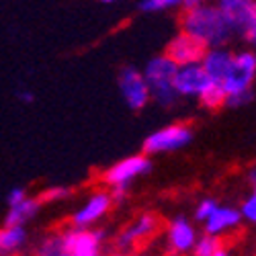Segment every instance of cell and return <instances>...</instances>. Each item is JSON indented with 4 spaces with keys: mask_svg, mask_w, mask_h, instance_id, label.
<instances>
[{
    "mask_svg": "<svg viewBox=\"0 0 256 256\" xmlns=\"http://www.w3.org/2000/svg\"><path fill=\"white\" fill-rule=\"evenodd\" d=\"M152 170V160L146 154H134L121 158L119 162H115L113 166H109L102 172V182L106 186H111V197L113 201H119L125 197L127 186H130L136 178L148 174Z\"/></svg>",
    "mask_w": 256,
    "mask_h": 256,
    "instance_id": "3957f363",
    "label": "cell"
},
{
    "mask_svg": "<svg viewBox=\"0 0 256 256\" xmlns=\"http://www.w3.org/2000/svg\"><path fill=\"white\" fill-rule=\"evenodd\" d=\"M102 4H115V2H119V0H100Z\"/></svg>",
    "mask_w": 256,
    "mask_h": 256,
    "instance_id": "f546056e",
    "label": "cell"
},
{
    "mask_svg": "<svg viewBox=\"0 0 256 256\" xmlns=\"http://www.w3.org/2000/svg\"><path fill=\"white\" fill-rule=\"evenodd\" d=\"M168 248L174 254H190L197 244V230L186 218H174L168 224Z\"/></svg>",
    "mask_w": 256,
    "mask_h": 256,
    "instance_id": "4fadbf2b",
    "label": "cell"
},
{
    "mask_svg": "<svg viewBox=\"0 0 256 256\" xmlns=\"http://www.w3.org/2000/svg\"><path fill=\"white\" fill-rule=\"evenodd\" d=\"M218 207H220V203L216 199H203V201H199V205L195 207V220L201 222V224H205L209 220V216Z\"/></svg>",
    "mask_w": 256,
    "mask_h": 256,
    "instance_id": "7402d4cb",
    "label": "cell"
},
{
    "mask_svg": "<svg viewBox=\"0 0 256 256\" xmlns=\"http://www.w3.org/2000/svg\"><path fill=\"white\" fill-rule=\"evenodd\" d=\"M113 256H127V254H121V252H117V254H113Z\"/></svg>",
    "mask_w": 256,
    "mask_h": 256,
    "instance_id": "4dcf8cb0",
    "label": "cell"
},
{
    "mask_svg": "<svg viewBox=\"0 0 256 256\" xmlns=\"http://www.w3.org/2000/svg\"><path fill=\"white\" fill-rule=\"evenodd\" d=\"M205 52H207V48L201 46L197 39L178 31L172 39L168 41L164 56L172 60L176 66H190V64H201Z\"/></svg>",
    "mask_w": 256,
    "mask_h": 256,
    "instance_id": "30bf717a",
    "label": "cell"
},
{
    "mask_svg": "<svg viewBox=\"0 0 256 256\" xmlns=\"http://www.w3.org/2000/svg\"><path fill=\"white\" fill-rule=\"evenodd\" d=\"M232 60H234V52L228 50V48L207 50L205 56H203V60H201V68H203V72L207 74V78L213 84H220V86H222L224 78L230 72Z\"/></svg>",
    "mask_w": 256,
    "mask_h": 256,
    "instance_id": "5bb4252c",
    "label": "cell"
},
{
    "mask_svg": "<svg viewBox=\"0 0 256 256\" xmlns=\"http://www.w3.org/2000/svg\"><path fill=\"white\" fill-rule=\"evenodd\" d=\"M184 4V0H140V10L144 12H162L168 8H174Z\"/></svg>",
    "mask_w": 256,
    "mask_h": 256,
    "instance_id": "44dd1931",
    "label": "cell"
},
{
    "mask_svg": "<svg viewBox=\"0 0 256 256\" xmlns=\"http://www.w3.org/2000/svg\"><path fill=\"white\" fill-rule=\"evenodd\" d=\"M213 86V82L207 78L203 72L201 64H190V66H178L174 74V90L184 98H201L209 88Z\"/></svg>",
    "mask_w": 256,
    "mask_h": 256,
    "instance_id": "9c48e42d",
    "label": "cell"
},
{
    "mask_svg": "<svg viewBox=\"0 0 256 256\" xmlns=\"http://www.w3.org/2000/svg\"><path fill=\"white\" fill-rule=\"evenodd\" d=\"M197 2H205V0H184V6H188V4H197Z\"/></svg>",
    "mask_w": 256,
    "mask_h": 256,
    "instance_id": "f1b7e54d",
    "label": "cell"
},
{
    "mask_svg": "<svg viewBox=\"0 0 256 256\" xmlns=\"http://www.w3.org/2000/svg\"><path fill=\"white\" fill-rule=\"evenodd\" d=\"M160 228V218L156 213H142L140 218H136L130 226H127L115 240V246L119 248L121 254L132 252L138 244L146 242L148 238H152Z\"/></svg>",
    "mask_w": 256,
    "mask_h": 256,
    "instance_id": "52a82bcc",
    "label": "cell"
},
{
    "mask_svg": "<svg viewBox=\"0 0 256 256\" xmlns=\"http://www.w3.org/2000/svg\"><path fill=\"white\" fill-rule=\"evenodd\" d=\"M248 182H250V186H252V193L256 195V166H252V168L248 170Z\"/></svg>",
    "mask_w": 256,
    "mask_h": 256,
    "instance_id": "83f0119b",
    "label": "cell"
},
{
    "mask_svg": "<svg viewBox=\"0 0 256 256\" xmlns=\"http://www.w3.org/2000/svg\"><path fill=\"white\" fill-rule=\"evenodd\" d=\"M220 250H222V238L205 234V236L197 238V244L193 248V256H216Z\"/></svg>",
    "mask_w": 256,
    "mask_h": 256,
    "instance_id": "d6986e66",
    "label": "cell"
},
{
    "mask_svg": "<svg viewBox=\"0 0 256 256\" xmlns=\"http://www.w3.org/2000/svg\"><path fill=\"white\" fill-rule=\"evenodd\" d=\"M199 100H201L203 106H207V109L213 111V109H220V106L226 104V92H224V88L220 86V84H213Z\"/></svg>",
    "mask_w": 256,
    "mask_h": 256,
    "instance_id": "ffe728a7",
    "label": "cell"
},
{
    "mask_svg": "<svg viewBox=\"0 0 256 256\" xmlns=\"http://www.w3.org/2000/svg\"><path fill=\"white\" fill-rule=\"evenodd\" d=\"M254 82H256V52L252 50L234 52L230 72L222 82L226 98L252 92Z\"/></svg>",
    "mask_w": 256,
    "mask_h": 256,
    "instance_id": "277c9868",
    "label": "cell"
},
{
    "mask_svg": "<svg viewBox=\"0 0 256 256\" xmlns=\"http://www.w3.org/2000/svg\"><path fill=\"white\" fill-rule=\"evenodd\" d=\"M240 222H242V218H240V211L238 209L228 207V205H220L216 211L211 213L209 220L203 226H205V234L220 238L222 234L232 232L234 228H238Z\"/></svg>",
    "mask_w": 256,
    "mask_h": 256,
    "instance_id": "9a60e30c",
    "label": "cell"
},
{
    "mask_svg": "<svg viewBox=\"0 0 256 256\" xmlns=\"http://www.w3.org/2000/svg\"><path fill=\"white\" fill-rule=\"evenodd\" d=\"M117 84H119V92H121L123 102L130 106L132 111H142L144 106L152 100L146 78H144L142 70H138L136 66H123L119 70Z\"/></svg>",
    "mask_w": 256,
    "mask_h": 256,
    "instance_id": "8992f818",
    "label": "cell"
},
{
    "mask_svg": "<svg viewBox=\"0 0 256 256\" xmlns=\"http://www.w3.org/2000/svg\"><path fill=\"white\" fill-rule=\"evenodd\" d=\"M70 256H100L104 234L100 230H66L62 232Z\"/></svg>",
    "mask_w": 256,
    "mask_h": 256,
    "instance_id": "8fae6325",
    "label": "cell"
},
{
    "mask_svg": "<svg viewBox=\"0 0 256 256\" xmlns=\"http://www.w3.org/2000/svg\"><path fill=\"white\" fill-rule=\"evenodd\" d=\"M242 37H244L246 44L250 46V50L256 52V8H254V12H252V18H250V23L246 25Z\"/></svg>",
    "mask_w": 256,
    "mask_h": 256,
    "instance_id": "d4e9b609",
    "label": "cell"
},
{
    "mask_svg": "<svg viewBox=\"0 0 256 256\" xmlns=\"http://www.w3.org/2000/svg\"><path fill=\"white\" fill-rule=\"evenodd\" d=\"M27 244V230L25 228H10L4 226L0 230V256H10L18 252Z\"/></svg>",
    "mask_w": 256,
    "mask_h": 256,
    "instance_id": "e0dca14e",
    "label": "cell"
},
{
    "mask_svg": "<svg viewBox=\"0 0 256 256\" xmlns=\"http://www.w3.org/2000/svg\"><path fill=\"white\" fill-rule=\"evenodd\" d=\"M180 31L197 39L207 50L228 48L234 37L218 6L211 2H197L184 6L180 14Z\"/></svg>",
    "mask_w": 256,
    "mask_h": 256,
    "instance_id": "6da1fadb",
    "label": "cell"
},
{
    "mask_svg": "<svg viewBox=\"0 0 256 256\" xmlns=\"http://www.w3.org/2000/svg\"><path fill=\"white\" fill-rule=\"evenodd\" d=\"M16 98H18L20 102H25V104H31V102L35 100V94H33L31 90H18V92H16Z\"/></svg>",
    "mask_w": 256,
    "mask_h": 256,
    "instance_id": "4316f807",
    "label": "cell"
},
{
    "mask_svg": "<svg viewBox=\"0 0 256 256\" xmlns=\"http://www.w3.org/2000/svg\"><path fill=\"white\" fill-rule=\"evenodd\" d=\"M176 64L162 56H154L148 60L146 68L142 70L146 84L150 88V96L160 106H174L178 100V94L174 90V74H176Z\"/></svg>",
    "mask_w": 256,
    "mask_h": 256,
    "instance_id": "7a4b0ae2",
    "label": "cell"
},
{
    "mask_svg": "<svg viewBox=\"0 0 256 256\" xmlns=\"http://www.w3.org/2000/svg\"><path fill=\"white\" fill-rule=\"evenodd\" d=\"M216 6L222 18L226 20V25L230 27L232 35L242 37L246 25L252 18V12L256 8V0H218Z\"/></svg>",
    "mask_w": 256,
    "mask_h": 256,
    "instance_id": "7c38bea8",
    "label": "cell"
},
{
    "mask_svg": "<svg viewBox=\"0 0 256 256\" xmlns=\"http://www.w3.org/2000/svg\"><path fill=\"white\" fill-rule=\"evenodd\" d=\"M37 256H70L62 234L48 236L44 242H41V246L37 248Z\"/></svg>",
    "mask_w": 256,
    "mask_h": 256,
    "instance_id": "ac0fdd59",
    "label": "cell"
},
{
    "mask_svg": "<svg viewBox=\"0 0 256 256\" xmlns=\"http://www.w3.org/2000/svg\"><path fill=\"white\" fill-rule=\"evenodd\" d=\"M70 197V188L68 186H52L48 190L39 195V201L41 203H52V201H64Z\"/></svg>",
    "mask_w": 256,
    "mask_h": 256,
    "instance_id": "603a6c76",
    "label": "cell"
},
{
    "mask_svg": "<svg viewBox=\"0 0 256 256\" xmlns=\"http://www.w3.org/2000/svg\"><path fill=\"white\" fill-rule=\"evenodd\" d=\"M41 203L39 199L35 197H27L23 203H18L14 207H8V213L4 218V226H10V228H25L41 209Z\"/></svg>",
    "mask_w": 256,
    "mask_h": 256,
    "instance_id": "2e32d148",
    "label": "cell"
},
{
    "mask_svg": "<svg viewBox=\"0 0 256 256\" xmlns=\"http://www.w3.org/2000/svg\"><path fill=\"white\" fill-rule=\"evenodd\" d=\"M113 207V197L106 190H96L72 213V228L90 230L98 220H102Z\"/></svg>",
    "mask_w": 256,
    "mask_h": 256,
    "instance_id": "ba28073f",
    "label": "cell"
},
{
    "mask_svg": "<svg viewBox=\"0 0 256 256\" xmlns=\"http://www.w3.org/2000/svg\"><path fill=\"white\" fill-rule=\"evenodd\" d=\"M29 197V193L23 188V186H14V188H10L8 190V195H6V203H8V207H14V205H18V203H23L25 199Z\"/></svg>",
    "mask_w": 256,
    "mask_h": 256,
    "instance_id": "484cf974",
    "label": "cell"
},
{
    "mask_svg": "<svg viewBox=\"0 0 256 256\" xmlns=\"http://www.w3.org/2000/svg\"><path fill=\"white\" fill-rule=\"evenodd\" d=\"M193 142V127L186 123H170L166 127L152 132L146 136L142 144V154H168V152H178Z\"/></svg>",
    "mask_w": 256,
    "mask_h": 256,
    "instance_id": "5b68a950",
    "label": "cell"
},
{
    "mask_svg": "<svg viewBox=\"0 0 256 256\" xmlns=\"http://www.w3.org/2000/svg\"><path fill=\"white\" fill-rule=\"evenodd\" d=\"M238 211L242 220H246L248 224H256V195L252 193L250 197H246Z\"/></svg>",
    "mask_w": 256,
    "mask_h": 256,
    "instance_id": "cb8c5ba5",
    "label": "cell"
}]
</instances>
